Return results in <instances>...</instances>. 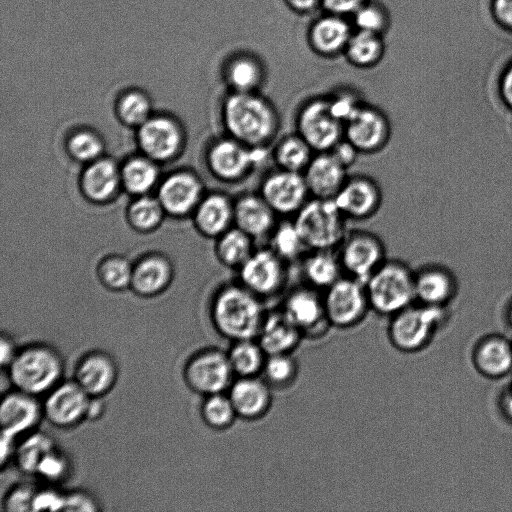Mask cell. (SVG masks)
Listing matches in <instances>:
<instances>
[{
    "label": "cell",
    "mask_w": 512,
    "mask_h": 512,
    "mask_svg": "<svg viewBox=\"0 0 512 512\" xmlns=\"http://www.w3.org/2000/svg\"><path fill=\"white\" fill-rule=\"evenodd\" d=\"M267 150L252 148L228 135L212 144L208 165L217 178L229 183L240 182L265 160Z\"/></svg>",
    "instance_id": "10"
},
{
    "label": "cell",
    "mask_w": 512,
    "mask_h": 512,
    "mask_svg": "<svg viewBox=\"0 0 512 512\" xmlns=\"http://www.w3.org/2000/svg\"><path fill=\"white\" fill-rule=\"evenodd\" d=\"M333 200L348 221H364L380 210L383 192L371 176L353 174L348 176Z\"/></svg>",
    "instance_id": "16"
},
{
    "label": "cell",
    "mask_w": 512,
    "mask_h": 512,
    "mask_svg": "<svg viewBox=\"0 0 512 512\" xmlns=\"http://www.w3.org/2000/svg\"><path fill=\"white\" fill-rule=\"evenodd\" d=\"M508 320L512 326V305L510 306L509 308V312H508Z\"/></svg>",
    "instance_id": "62"
},
{
    "label": "cell",
    "mask_w": 512,
    "mask_h": 512,
    "mask_svg": "<svg viewBox=\"0 0 512 512\" xmlns=\"http://www.w3.org/2000/svg\"><path fill=\"white\" fill-rule=\"evenodd\" d=\"M282 311L301 330L309 333L327 321L323 297L317 289L299 287L286 297Z\"/></svg>",
    "instance_id": "22"
},
{
    "label": "cell",
    "mask_w": 512,
    "mask_h": 512,
    "mask_svg": "<svg viewBox=\"0 0 512 512\" xmlns=\"http://www.w3.org/2000/svg\"><path fill=\"white\" fill-rule=\"evenodd\" d=\"M64 360L53 346L34 342L19 348L6 368L15 389L39 397L55 387L64 374Z\"/></svg>",
    "instance_id": "3"
},
{
    "label": "cell",
    "mask_w": 512,
    "mask_h": 512,
    "mask_svg": "<svg viewBox=\"0 0 512 512\" xmlns=\"http://www.w3.org/2000/svg\"><path fill=\"white\" fill-rule=\"evenodd\" d=\"M323 302L328 323L338 328L355 326L370 308L364 283L346 275L325 290Z\"/></svg>",
    "instance_id": "12"
},
{
    "label": "cell",
    "mask_w": 512,
    "mask_h": 512,
    "mask_svg": "<svg viewBox=\"0 0 512 512\" xmlns=\"http://www.w3.org/2000/svg\"><path fill=\"white\" fill-rule=\"evenodd\" d=\"M171 279L169 264L160 257H149L133 269L131 287L144 297L162 292Z\"/></svg>",
    "instance_id": "31"
},
{
    "label": "cell",
    "mask_w": 512,
    "mask_h": 512,
    "mask_svg": "<svg viewBox=\"0 0 512 512\" xmlns=\"http://www.w3.org/2000/svg\"><path fill=\"white\" fill-rule=\"evenodd\" d=\"M222 120L229 136L252 148L277 140L281 118L275 106L255 92H234L224 102Z\"/></svg>",
    "instance_id": "1"
},
{
    "label": "cell",
    "mask_w": 512,
    "mask_h": 512,
    "mask_svg": "<svg viewBox=\"0 0 512 512\" xmlns=\"http://www.w3.org/2000/svg\"><path fill=\"white\" fill-rule=\"evenodd\" d=\"M330 152L347 169L356 162L357 157L360 155L355 147L344 137L330 150Z\"/></svg>",
    "instance_id": "53"
},
{
    "label": "cell",
    "mask_w": 512,
    "mask_h": 512,
    "mask_svg": "<svg viewBox=\"0 0 512 512\" xmlns=\"http://www.w3.org/2000/svg\"><path fill=\"white\" fill-rule=\"evenodd\" d=\"M356 23L363 31L375 32L382 27L383 17L375 8H362L356 15Z\"/></svg>",
    "instance_id": "52"
},
{
    "label": "cell",
    "mask_w": 512,
    "mask_h": 512,
    "mask_svg": "<svg viewBox=\"0 0 512 512\" xmlns=\"http://www.w3.org/2000/svg\"><path fill=\"white\" fill-rule=\"evenodd\" d=\"M287 264L269 246L255 248L237 269L239 283L261 299L273 297L286 284Z\"/></svg>",
    "instance_id": "11"
},
{
    "label": "cell",
    "mask_w": 512,
    "mask_h": 512,
    "mask_svg": "<svg viewBox=\"0 0 512 512\" xmlns=\"http://www.w3.org/2000/svg\"><path fill=\"white\" fill-rule=\"evenodd\" d=\"M363 0H323L325 7L335 13H347L356 10Z\"/></svg>",
    "instance_id": "56"
},
{
    "label": "cell",
    "mask_w": 512,
    "mask_h": 512,
    "mask_svg": "<svg viewBox=\"0 0 512 512\" xmlns=\"http://www.w3.org/2000/svg\"><path fill=\"white\" fill-rule=\"evenodd\" d=\"M260 195L281 217H294L311 198L303 173L276 168L260 182Z\"/></svg>",
    "instance_id": "14"
},
{
    "label": "cell",
    "mask_w": 512,
    "mask_h": 512,
    "mask_svg": "<svg viewBox=\"0 0 512 512\" xmlns=\"http://www.w3.org/2000/svg\"><path fill=\"white\" fill-rule=\"evenodd\" d=\"M473 361L484 376L502 377L512 369V343L500 336H489L477 345Z\"/></svg>",
    "instance_id": "28"
},
{
    "label": "cell",
    "mask_w": 512,
    "mask_h": 512,
    "mask_svg": "<svg viewBox=\"0 0 512 512\" xmlns=\"http://www.w3.org/2000/svg\"><path fill=\"white\" fill-rule=\"evenodd\" d=\"M274 143L271 158L276 168L287 171L303 173L316 153L296 131Z\"/></svg>",
    "instance_id": "30"
},
{
    "label": "cell",
    "mask_w": 512,
    "mask_h": 512,
    "mask_svg": "<svg viewBox=\"0 0 512 512\" xmlns=\"http://www.w3.org/2000/svg\"><path fill=\"white\" fill-rule=\"evenodd\" d=\"M138 139L141 148L149 157L165 160L176 153L181 134L174 121L156 117L148 118L141 124Z\"/></svg>",
    "instance_id": "23"
},
{
    "label": "cell",
    "mask_w": 512,
    "mask_h": 512,
    "mask_svg": "<svg viewBox=\"0 0 512 512\" xmlns=\"http://www.w3.org/2000/svg\"><path fill=\"white\" fill-rule=\"evenodd\" d=\"M69 150L72 155L83 161L97 158L102 151L100 138L90 131H79L69 140Z\"/></svg>",
    "instance_id": "47"
},
{
    "label": "cell",
    "mask_w": 512,
    "mask_h": 512,
    "mask_svg": "<svg viewBox=\"0 0 512 512\" xmlns=\"http://www.w3.org/2000/svg\"><path fill=\"white\" fill-rule=\"evenodd\" d=\"M295 131L315 152L330 151L344 137V124L331 111L328 98H315L297 111Z\"/></svg>",
    "instance_id": "9"
},
{
    "label": "cell",
    "mask_w": 512,
    "mask_h": 512,
    "mask_svg": "<svg viewBox=\"0 0 512 512\" xmlns=\"http://www.w3.org/2000/svg\"><path fill=\"white\" fill-rule=\"evenodd\" d=\"M500 90L504 102L512 109V65L502 77Z\"/></svg>",
    "instance_id": "58"
},
{
    "label": "cell",
    "mask_w": 512,
    "mask_h": 512,
    "mask_svg": "<svg viewBox=\"0 0 512 512\" xmlns=\"http://www.w3.org/2000/svg\"><path fill=\"white\" fill-rule=\"evenodd\" d=\"M443 318V307L411 304L392 315L388 328L391 344L403 352L418 351L429 343Z\"/></svg>",
    "instance_id": "6"
},
{
    "label": "cell",
    "mask_w": 512,
    "mask_h": 512,
    "mask_svg": "<svg viewBox=\"0 0 512 512\" xmlns=\"http://www.w3.org/2000/svg\"><path fill=\"white\" fill-rule=\"evenodd\" d=\"M288 2L295 9L303 11L312 8L317 0H288Z\"/></svg>",
    "instance_id": "61"
},
{
    "label": "cell",
    "mask_w": 512,
    "mask_h": 512,
    "mask_svg": "<svg viewBox=\"0 0 512 512\" xmlns=\"http://www.w3.org/2000/svg\"><path fill=\"white\" fill-rule=\"evenodd\" d=\"M370 308L394 315L416 300L415 273L401 260L386 259L365 282Z\"/></svg>",
    "instance_id": "4"
},
{
    "label": "cell",
    "mask_w": 512,
    "mask_h": 512,
    "mask_svg": "<svg viewBox=\"0 0 512 512\" xmlns=\"http://www.w3.org/2000/svg\"><path fill=\"white\" fill-rule=\"evenodd\" d=\"M44 418L43 405L37 396L15 389L1 398L2 433L18 438L33 432Z\"/></svg>",
    "instance_id": "17"
},
{
    "label": "cell",
    "mask_w": 512,
    "mask_h": 512,
    "mask_svg": "<svg viewBox=\"0 0 512 512\" xmlns=\"http://www.w3.org/2000/svg\"><path fill=\"white\" fill-rule=\"evenodd\" d=\"M133 269L122 258H110L100 267V277L106 287L112 290H123L131 286Z\"/></svg>",
    "instance_id": "44"
},
{
    "label": "cell",
    "mask_w": 512,
    "mask_h": 512,
    "mask_svg": "<svg viewBox=\"0 0 512 512\" xmlns=\"http://www.w3.org/2000/svg\"><path fill=\"white\" fill-rule=\"evenodd\" d=\"M119 369L114 357L103 350L83 354L74 368V380L90 397H103L116 385Z\"/></svg>",
    "instance_id": "18"
},
{
    "label": "cell",
    "mask_w": 512,
    "mask_h": 512,
    "mask_svg": "<svg viewBox=\"0 0 512 512\" xmlns=\"http://www.w3.org/2000/svg\"><path fill=\"white\" fill-rule=\"evenodd\" d=\"M71 472L69 458L57 447L49 451L40 462L36 475L51 483L63 482Z\"/></svg>",
    "instance_id": "43"
},
{
    "label": "cell",
    "mask_w": 512,
    "mask_h": 512,
    "mask_svg": "<svg viewBox=\"0 0 512 512\" xmlns=\"http://www.w3.org/2000/svg\"><path fill=\"white\" fill-rule=\"evenodd\" d=\"M121 174L114 162L102 159L92 163L84 172L82 185L87 196L101 201L109 198L116 190Z\"/></svg>",
    "instance_id": "32"
},
{
    "label": "cell",
    "mask_w": 512,
    "mask_h": 512,
    "mask_svg": "<svg viewBox=\"0 0 512 512\" xmlns=\"http://www.w3.org/2000/svg\"><path fill=\"white\" fill-rule=\"evenodd\" d=\"M44 396V418L52 426L71 429L87 420L91 397L74 379L60 381Z\"/></svg>",
    "instance_id": "15"
},
{
    "label": "cell",
    "mask_w": 512,
    "mask_h": 512,
    "mask_svg": "<svg viewBox=\"0 0 512 512\" xmlns=\"http://www.w3.org/2000/svg\"><path fill=\"white\" fill-rule=\"evenodd\" d=\"M301 271L308 285L326 290L343 276L337 250H309L301 259Z\"/></svg>",
    "instance_id": "26"
},
{
    "label": "cell",
    "mask_w": 512,
    "mask_h": 512,
    "mask_svg": "<svg viewBox=\"0 0 512 512\" xmlns=\"http://www.w3.org/2000/svg\"><path fill=\"white\" fill-rule=\"evenodd\" d=\"M228 77L235 92H255L261 83V71L257 64L249 59L234 62L229 69Z\"/></svg>",
    "instance_id": "42"
},
{
    "label": "cell",
    "mask_w": 512,
    "mask_h": 512,
    "mask_svg": "<svg viewBox=\"0 0 512 512\" xmlns=\"http://www.w3.org/2000/svg\"><path fill=\"white\" fill-rule=\"evenodd\" d=\"M64 497L65 494L53 489L36 491L32 511H63Z\"/></svg>",
    "instance_id": "50"
},
{
    "label": "cell",
    "mask_w": 512,
    "mask_h": 512,
    "mask_svg": "<svg viewBox=\"0 0 512 512\" xmlns=\"http://www.w3.org/2000/svg\"><path fill=\"white\" fill-rule=\"evenodd\" d=\"M262 373L269 385L287 386L296 378L297 364L290 353L267 355Z\"/></svg>",
    "instance_id": "40"
},
{
    "label": "cell",
    "mask_w": 512,
    "mask_h": 512,
    "mask_svg": "<svg viewBox=\"0 0 512 512\" xmlns=\"http://www.w3.org/2000/svg\"><path fill=\"white\" fill-rule=\"evenodd\" d=\"M101 398L102 397H91L87 419L96 420L101 417L104 411V404Z\"/></svg>",
    "instance_id": "59"
},
{
    "label": "cell",
    "mask_w": 512,
    "mask_h": 512,
    "mask_svg": "<svg viewBox=\"0 0 512 512\" xmlns=\"http://www.w3.org/2000/svg\"><path fill=\"white\" fill-rule=\"evenodd\" d=\"M234 376L228 354L217 348H205L194 353L183 368L186 385L204 397L227 391Z\"/></svg>",
    "instance_id": "8"
},
{
    "label": "cell",
    "mask_w": 512,
    "mask_h": 512,
    "mask_svg": "<svg viewBox=\"0 0 512 512\" xmlns=\"http://www.w3.org/2000/svg\"><path fill=\"white\" fill-rule=\"evenodd\" d=\"M501 406L504 410L505 416L512 420V383L503 393Z\"/></svg>",
    "instance_id": "60"
},
{
    "label": "cell",
    "mask_w": 512,
    "mask_h": 512,
    "mask_svg": "<svg viewBox=\"0 0 512 512\" xmlns=\"http://www.w3.org/2000/svg\"><path fill=\"white\" fill-rule=\"evenodd\" d=\"M237 377L258 376L262 373L267 354L255 339L239 340L227 352Z\"/></svg>",
    "instance_id": "35"
},
{
    "label": "cell",
    "mask_w": 512,
    "mask_h": 512,
    "mask_svg": "<svg viewBox=\"0 0 512 512\" xmlns=\"http://www.w3.org/2000/svg\"><path fill=\"white\" fill-rule=\"evenodd\" d=\"M0 349H1V366L2 369H6L9 364L14 359L19 348L16 347L15 342L8 334H1L0 341Z\"/></svg>",
    "instance_id": "55"
},
{
    "label": "cell",
    "mask_w": 512,
    "mask_h": 512,
    "mask_svg": "<svg viewBox=\"0 0 512 512\" xmlns=\"http://www.w3.org/2000/svg\"><path fill=\"white\" fill-rule=\"evenodd\" d=\"M454 292V281L449 273L438 267H427L415 273V296L421 304H446Z\"/></svg>",
    "instance_id": "29"
},
{
    "label": "cell",
    "mask_w": 512,
    "mask_h": 512,
    "mask_svg": "<svg viewBox=\"0 0 512 512\" xmlns=\"http://www.w3.org/2000/svg\"><path fill=\"white\" fill-rule=\"evenodd\" d=\"M301 330L281 311L265 315L257 342L267 355L290 353L298 345Z\"/></svg>",
    "instance_id": "24"
},
{
    "label": "cell",
    "mask_w": 512,
    "mask_h": 512,
    "mask_svg": "<svg viewBox=\"0 0 512 512\" xmlns=\"http://www.w3.org/2000/svg\"><path fill=\"white\" fill-rule=\"evenodd\" d=\"M150 104L141 93L131 92L122 97L119 103V114L129 124H143L149 116Z\"/></svg>",
    "instance_id": "46"
},
{
    "label": "cell",
    "mask_w": 512,
    "mask_h": 512,
    "mask_svg": "<svg viewBox=\"0 0 512 512\" xmlns=\"http://www.w3.org/2000/svg\"><path fill=\"white\" fill-rule=\"evenodd\" d=\"M278 223V215L259 192H248L234 200V226L255 241L268 238Z\"/></svg>",
    "instance_id": "19"
},
{
    "label": "cell",
    "mask_w": 512,
    "mask_h": 512,
    "mask_svg": "<svg viewBox=\"0 0 512 512\" xmlns=\"http://www.w3.org/2000/svg\"><path fill=\"white\" fill-rule=\"evenodd\" d=\"M17 438L3 434L1 435V465L14 458L17 447Z\"/></svg>",
    "instance_id": "57"
},
{
    "label": "cell",
    "mask_w": 512,
    "mask_h": 512,
    "mask_svg": "<svg viewBox=\"0 0 512 512\" xmlns=\"http://www.w3.org/2000/svg\"><path fill=\"white\" fill-rule=\"evenodd\" d=\"M261 300L240 283L223 287L211 305L215 329L233 342L256 339L266 315Z\"/></svg>",
    "instance_id": "2"
},
{
    "label": "cell",
    "mask_w": 512,
    "mask_h": 512,
    "mask_svg": "<svg viewBox=\"0 0 512 512\" xmlns=\"http://www.w3.org/2000/svg\"><path fill=\"white\" fill-rule=\"evenodd\" d=\"M54 447L56 443L51 436L34 430L17 443L13 459L21 472L36 475L40 462Z\"/></svg>",
    "instance_id": "34"
},
{
    "label": "cell",
    "mask_w": 512,
    "mask_h": 512,
    "mask_svg": "<svg viewBox=\"0 0 512 512\" xmlns=\"http://www.w3.org/2000/svg\"><path fill=\"white\" fill-rule=\"evenodd\" d=\"M228 391L237 416L246 420L264 416L272 402L269 384L257 376L238 377Z\"/></svg>",
    "instance_id": "21"
},
{
    "label": "cell",
    "mask_w": 512,
    "mask_h": 512,
    "mask_svg": "<svg viewBox=\"0 0 512 512\" xmlns=\"http://www.w3.org/2000/svg\"><path fill=\"white\" fill-rule=\"evenodd\" d=\"M349 38L347 24L336 17L318 21L311 32L313 46L320 52L330 54L341 49Z\"/></svg>",
    "instance_id": "37"
},
{
    "label": "cell",
    "mask_w": 512,
    "mask_h": 512,
    "mask_svg": "<svg viewBox=\"0 0 512 512\" xmlns=\"http://www.w3.org/2000/svg\"><path fill=\"white\" fill-rule=\"evenodd\" d=\"M163 206L159 200L151 197H141L129 209L132 223L140 229H150L156 226L162 218Z\"/></svg>",
    "instance_id": "45"
},
{
    "label": "cell",
    "mask_w": 512,
    "mask_h": 512,
    "mask_svg": "<svg viewBox=\"0 0 512 512\" xmlns=\"http://www.w3.org/2000/svg\"><path fill=\"white\" fill-rule=\"evenodd\" d=\"M217 238V257L230 268L238 269L255 250V240L236 226Z\"/></svg>",
    "instance_id": "33"
},
{
    "label": "cell",
    "mask_w": 512,
    "mask_h": 512,
    "mask_svg": "<svg viewBox=\"0 0 512 512\" xmlns=\"http://www.w3.org/2000/svg\"><path fill=\"white\" fill-rule=\"evenodd\" d=\"M329 105L333 114L344 124L363 105L353 94L341 93L329 98Z\"/></svg>",
    "instance_id": "49"
},
{
    "label": "cell",
    "mask_w": 512,
    "mask_h": 512,
    "mask_svg": "<svg viewBox=\"0 0 512 512\" xmlns=\"http://www.w3.org/2000/svg\"><path fill=\"white\" fill-rule=\"evenodd\" d=\"M311 197L334 199L348 178V169L330 152H316L303 171Z\"/></svg>",
    "instance_id": "20"
},
{
    "label": "cell",
    "mask_w": 512,
    "mask_h": 512,
    "mask_svg": "<svg viewBox=\"0 0 512 512\" xmlns=\"http://www.w3.org/2000/svg\"><path fill=\"white\" fill-rule=\"evenodd\" d=\"M309 250H337L348 230V219L333 199L311 197L293 217Z\"/></svg>",
    "instance_id": "5"
},
{
    "label": "cell",
    "mask_w": 512,
    "mask_h": 512,
    "mask_svg": "<svg viewBox=\"0 0 512 512\" xmlns=\"http://www.w3.org/2000/svg\"><path fill=\"white\" fill-rule=\"evenodd\" d=\"M196 223L204 234L219 237L234 226V200L222 193H214L200 201Z\"/></svg>",
    "instance_id": "27"
},
{
    "label": "cell",
    "mask_w": 512,
    "mask_h": 512,
    "mask_svg": "<svg viewBox=\"0 0 512 512\" xmlns=\"http://www.w3.org/2000/svg\"><path fill=\"white\" fill-rule=\"evenodd\" d=\"M157 169L147 159L135 158L129 160L121 171V180L132 193L141 194L148 191L156 182Z\"/></svg>",
    "instance_id": "39"
},
{
    "label": "cell",
    "mask_w": 512,
    "mask_h": 512,
    "mask_svg": "<svg viewBox=\"0 0 512 512\" xmlns=\"http://www.w3.org/2000/svg\"><path fill=\"white\" fill-rule=\"evenodd\" d=\"M380 52L381 43L374 32L361 30L349 41V57L358 65L373 63L380 55Z\"/></svg>",
    "instance_id": "41"
},
{
    "label": "cell",
    "mask_w": 512,
    "mask_h": 512,
    "mask_svg": "<svg viewBox=\"0 0 512 512\" xmlns=\"http://www.w3.org/2000/svg\"><path fill=\"white\" fill-rule=\"evenodd\" d=\"M493 12L501 25L512 30V0H494Z\"/></svg>",
    "instance_id": "54"
},
{
    "label": "cell",
    "mask_w": 512,
    "mask_h": 512,
    "mask_svg": "<svg viewBox=\"0 0 512 512\" xmlns=\"http://www.w3.org/2000/svg\"><path fill=\"white\" fill-rule=\"evenodd\" d=\"M100 508L92 495L83 490H74L65 494L63 511H97Z\"/></svg>",
    "instance_id": "51"
},
{
    "label": "cell",
    "mask_w": 512,
    "mask_h": 512,
    "mask_svg": "<svg viewBox=\"0 0 512 512\" xmlns=\"http://www.w3.org/2000/svg\"><path fill=\"white\" fill-rule=\"evenodd\" d=\"M36 490L28 483H18L7 490L3 498V509L9 512L32 511Z\"/></svg>",
    "instance_id": "48"
},
{
    "label": "cell",
    "mask_w": 512,
    "mask_h": 512,
    "mask_svg": "<svg viewBox=\"0 0 512 512\" xmlns=\"http://www.w3.org/2000/svg\"><path fill=\"white\" fill-rule=\"evenodd\" d=\"M200 413L204 423L214 430L229 428L238 417L228 394L224 392L205 396Z\"/></svg>",
    "instance_id": "38"
},
{
    "label": "cell",
    "mask_w": 512,
    "mask_h": 512,
    "mask_svg": "<svg viewBox=\"0 0 512 512\" xmlns=\"http://www.w3.org/2000/svg\"><path fill=\"white\" fill-rule=\"evenodd\" d=\"M392 126L387 115L377 107L363 104L344 123V138L359 154L374 155L389 144Z\"/></svg>",
    "instance_id": "13"
},
{
    "label": "cell",
    "mask_w": 512,
    "mask_h": 512,
    "mask_svg": "<svg viewBox=\"0 0 512 512\" xmlns=\"http://www.w3.org/2000/svg\"><path fill=\"white\" fill-rule=\"evenodd\" d=\"M337 253L343 273L364 284L387 259L383 240L363 229L349 230Z\"/></svg>",
    "instance_id": "7"
},
{
    "label": "cell",
    "mask_w": 512,
    "mask_h": 512,
    "mask_svg": "<svg viewBox=\"0 0 512 512\" xmlns=\"http://www.w3.org/2000/svg\"><path fill=\"white\" fill-rule=\"evenodd\" d=\"M201 190V183L194 175L173 174L162 183L159 201L170 213L184 214L199 202Z\"/></svg>",
    "instance_id": "25"
},
{
    "label": "cell",
    "mask_w": 512,
    "mask_h": 512,
    "mask_svg": "<svg viewBox=\"0 0 512 512\" xmlns=\"http://www.w3.org/2000/svg\"><path fill=\"white\" fill-rule=\"evenodd\" d=\"M268 241V246L288 264L301 260L309 251L293 219L278 222Z\"/></svg>",
    "instance_id": "36"
}]
</instances>
